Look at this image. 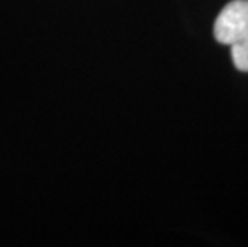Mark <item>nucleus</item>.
Returning a JSON list of instances; mask_svg holds the SVG:
<instances>
[{"instance_id":"obj_1","label":"nucleus","mask_w":248,"mask_h":247,"mask_svg":"<svg viewBox=\"0 0 248 247\" xmlns=\"http://www.w3.org/2000/svg\"><path fill=\"white\" fill-rule=\"evenodd\" d=\"M215 39L232 45L248 35V0H232L221 10L215 21Z\"/></svg>"},{"instance_id":"obj_2","label":"nucleus","mask_w":248,"mask_h":247,"mask_svg":"<svg viewBox=\"0 0 248 247\" xmlns=\"http://www.w3.org/2000/svg\"><path fill=\"white\" fill-rule=\"evenodd\" d=\"M231 56L237 69L248 72V35L231 45Z\"/></svg>"}]
</instances>
